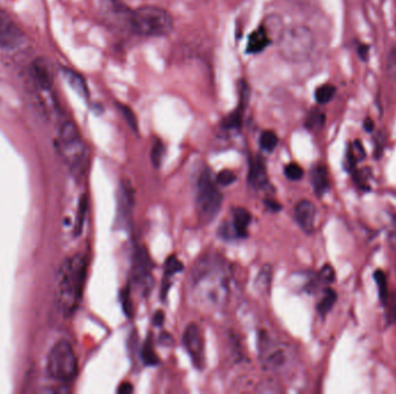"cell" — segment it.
I'll return each mask as SVG.
<instances>
[{
    "instance_id": "39",
    "label": "cell",
    "mask_w": 396,
    "mask_h": 394,
    "mask_svg": "<svg viewBox=\"0 0 396 394\" xmlns=\"http://www.w3.org/2000/svg\"><path fill=\"white\" fill-rule=\"evenodd\" d=\"M267 205H268L269 208L271 209V211H279V209H280V205L275 202H267Z\"/></svg>"
},
{
    "instance_id": "31",
    "label": "cell",
    "mask_w": 396,
    "mask_h": 394,
    "mask_svg": "<svg viewBox=\"0 0 396 394\" xmlns=\"http://www.w3.org/2000/svg\"><path fill=\"white\" fill-rule=\"evenodd\" d=\"M120 110H121L122 115L125 117V120H127L129 126L132 127V130L134 132H138V120L134 111L127 106H120Z\"/></svg>"
},
{
    "instance_id": "11",
    "label": "cell",
    "mask_w": 396,
    "mask_h": 394,
    "mask_svg": "<svg viewBox=\"0 0 396 394\" xmlns=\"http://www.w3.org/2000/svg\"><path fill=\"white\" fill-rule=\"evenodd\" d=\"M24 42V33L17 22L3 10H0V49L14 50Z\"/></svg>"
},
{
    "instance_id": "24",
    "label": "cell",
    "mask_w": 396,
    "mask_h": 394,
    "mask_svg": "<svg viewBox=\"0 0 396 394\" xmlns=\"http://www.w3.org/2000/svg\"><path fill=\"white\" fill-rule=\"evenodd\" d=\"M374 280L377 282V287H378V292H379V297L381 303H385L386 298L388 297V288H387V279L386 275L381 270L374 272Z\"/></svg>"
},
{
    "instance_id": "34",
    "label": "cell",
    "mask_w": 396,
    "mask_h": 394,
    "mask_svg": "<svg viewBox=\"0 0 396 394\" xmlns=\"http://www.w3.org/2000/svg\"><path fill=\"white\" fill-rule=\"evenodd\" d=\"M335 278H336L335 270L331 268V265H324V268H321V271L319 272V279L324 284H333L335 281Z\"/></svg>"
},
{
    "instance_id": "40",
    "label": "cell",
    "mask_w": 396,
    "mask_h": 394,
    "mask_svg": "<svg viewBox=\"0 0 396 394\" xmlns=\"http://www.w3.org/2000/svg\"><path fill=\"white\" fill-rule=\"evenodd\" d=\"M365 129H366V131H367V132H370V131H372V129H373L372 120H366Z\"/></svg>"
},
{
    "instance_id": "3",
    "label": "cell",
    "mask_w": 396,
    "mask_h": 394,
    "mask_svg": "<svg viewBox=\"0 0 396 394\" xmlns=\"http://www.w3.org/2000/svg\"><path fill=\"white\" fill-rule=\"evenodd\" d=\"M56 151L70 172L81 176L88 165V149L76 124L65 120L61 124L55 139Z\"/></svg>"
},
{
    "instance_id": "12",
    "label": "cell",
    "mask_w": 396,
    "mask_h": 394,
    "mask_svg": "<svg viewBox=\"0 0 396 394\" xmlns=\"http://www.w3.org/2000/svg\"><path fill=\"white\" fill-rule=\"evenodd\" d=\"M28 78L36 90L48 92L54 83L52 65L47 59H35L28 67Z\"/></svg>"
},
{
    "instance_id": "37",
    "label": "cell",
    "mask_w": 396,
    "mask_h": 394,
    "mask_svg": "<svg viewBox=\"0 0 396 394\" xmlns=\"http://www.w3.org/2000/svg\"><path fill=\"white\" fill-rule=\"evenodd\" d=\"M134 391V388L130 383H122L118 388V392L121 394H129Z\"/></svg>"
},
{
    "instance_id": "25",
    "label": "cell",
    "mask_w": 396,
    "mask_h": 394,
    "mask_svg": "<svg viewBox=\"0 0 396 394\" xmlns=\"http://www.w3.org/2000/svg\"><path fill=\"white\" fill-rule=\"evenodd\" d=\"M164 155H165V146L161 141L157 139L155 144L152 145L151 149V161L155 168H159L161 165Z\"/></svg>"
},
{
    "instance_id": "16",
    "label": "cell",
    "mask_w": 396,
    "mask_h": 394,
    "mask_svg": "<svg viewBox=\"0 0 396 394\" xmlns=\"http://www.w3.org/2000/svg\"><path fill=\"white\" fill-rule=\"evenodd\" d=\"M272 38L269 34L264 24H261L256 31H253L249 35L248 42H247V54L251 55H256L260 52L264 51L269 45L271 44Z\"/></svg>"
},
{
    "instance_id": "22",
    "label": "cell",
    "mask_w": 396,
    "mask_h": 394,
    "mask_svg": "<svg viewBox=\"0 0 396 394\" xmlns=\"http://www.w3.org/2000/svg\"><path fill=\"white\" fill-rule=\"evenodd\" d=\"M278 144V137L274 131H264L260 137V146L262 148L263 151L271 153L275 151Z\"/></svg>"
},
{
    "instance_id": "29",
    "label": "cell",
    "mask_w": 396,
    "mask_h": 394,
    "mask_svg": "<svg viewBox=\"0 0 396 394\" xmlns=\"http://www.w3.org/2000/svg\"><path fill=\"white\" fill-rule=\"evenodd\" d=\"M141 355H143V360H144L145 363L148 364V366H155L159 362L158 356L153 350V345H152L150 339L145 343Z\"/></svg>"
},
{
    "instance_id": "1",
    "label": "cell",
    "mask_w": 396,
    "mask_h": 394,
    "mask_svg": "<svg viewBox=\"0 0 396 394\" xmlns=\"http://www.w3.org/2000/svg\"><path fill=\"white\" fill-rule=\"evenodd\" d=\"M190 297L207 311H219L228 304L231 294L230 273L218 254H207L193 266L189 281Z\"/></svg>"
},
{
    "instance_id": "10",
    "label": "cell",
    "mask_w": 396,
    "mask_h": 394,
    "mask_svg": "<svg viewBox=\"0 0 396 394\" xmlns=\"http://www.w3.org/2000/svg\"><path fill=\"white\" fill-rule=\"evenodd\" d=\"M151 261L144 249L137 251L132 266V281L139 287L143 295H146L153 288V277L151 273Z\"/></svg>"
},
{
    "instance_id": "8",
    "label": "cell",
    "mask_w": 396,
    "mask_h": 394,
    "mask_svg": "<svg viewBox=\"0 0 396 394\" xmlns=\"http://www.w3.org/2000/svg\"><path fill=\"white\" fill-rule=\"evenodd\" d=\"M195 205L197 216L202 224L212 222L221 212L223 195L218 190L209 170H204L197 181Z\"/></svg>"
},
{
    "instance_id": "15",
    "label": "cell",
    "mask_w": 396,
    "mask_h": 394,
    "mask_svg": "<svg viewBox=\"0 0 396 394\" xmlns=\"http://www.w3.org/2000/svg\"><path fill=\"white\" fill-rule=\"evenodd\" d=\"M248 183L249 186L255 190L264 189L265 186L268 184L267 168H265L264 161L260 156L253 158L252 162H251Z\"/></svg>"
},
{
    "instance_id": "14",
    "label": "cell",
    "mask_w": 396,
    "mask_h": 394,
    "mask_svg": "<svg viewBox=\"0 0 396 394\" xmlns=\"http://www.w3.org/2000/svg\"><path fill=\"white\" fill-rule=\"evenodd\" d=\"M232 219L233 220H232L231 224H228V229L224 228V230H228V233H225V235L232 233L239 238H244V237L247 236L249 224L252 222L251 213L246 208L238 207V208L233 209Z\"/></svg>"
},
{
    "instance_id": "21",
    "label": "cell",
    "mask_w": 396,
    "mask_h": 394,
    "mask_svg": "<svg viewBox=\"0 0 396 394\" xmlns=\"http://www.w3.org/2000/svg\"><path fill=\"white\" fill-rule=\"evenodd\" d=\"M364 156H365V151H364V148H363L362 142L356 141L355 144L351 145L350 151H348V155H347V160H345V165H348L349 170H352V169L355 168L356 163L359 160H363Z\"/></svg>"
},
{
    "instance_id": "27",
    "label": "cell",
    "mask_w": 396,
    "mask_h": 394,
    "mask_svg": "<svg viewBox=\"0 0 396 394\" xmlns=\"http://www.w3.org/2000/svg\"><path fill=\"white\" fill-rule=\"evenodd\" d=\"M324 115L319 110L312 111L306 120L307 129H310V130H319V129L324 126Z\"/></svg>"
},
{
    "instance_id": "9",
    "label": "cell",
    "mask_w": 396,
    "mask_h": 394,
    "mask_svg": "<svg viewBox=\"0 0 396 394\" xmlns=\"http://www.w3.org/2000/svg\"><path fill=\"white\" fill-rule=\"evenodd\" d=\"M183 345L197 369H203L205 366V346L204 336L200 326L189 324L183 332Z\"/></svg>"
},
{
    "instance_id": "2",
    "label": "cell",
    "mask_w": 396,
    "mask_h": 394,
    "mask_svg": "<svg viewBox=\"0 0 396 394\" xmlns=\"http://www.w3.org/2000/svg\"><path fill=\"white\" fill-rule=\"evenodd\" d=\"M87 261L83 254H74L63 261L56 279V298L63 315L76 312L83 297L86 281Z\"/></svg>"
},
{
    "instance_id": "18",
    "label": "cell",
    "mask_w": 396,
    "mask_h": 394,
    "mask_svg": "<svg viewBox=\"0 0 396 394\" xmlns=\"http://www.w3.org/2000/svg\"><path fill=\"white\" fill-rule=\"evenodd\" d=\"M63 76L65 78L66 83H69L70 87L78 95L83 99H88V90H87V85L83 76L69 69H63Z\"/></svg>"
},
{
    "instance_id": "38",
    "label": "cell",
    "mask_w": 396,
    "mask_h": 394,
    "mask_svg": "<svg viewBox=\"0 0 396 394\" xmlns=\"http://www.w3.org/2000/svg\"><path fill=\"white\" fill-rule=\"evenodd\" d=\"M164 319H165V315H164V312L162 311L155 312V315H153V322H155V325L161 326L162 324H164Z\"/></svg>"
},
{
    "instance_id": "35",
    "label": "cell",
    "mask_w": 396,
    "mask_h": 394,
    "mask_svg": "<svg viewBox=\"0 0 396 394\" xmlns=\"http://www.w3.org/2000/svg\"><path fill=\"white\" fill-rule=\"evenodd\" d=\"M387 72L392 79L396 81V45H394L387 58Z\"/></svg>"
},
{
    "instance_id": "26",
    "label": "cell",
    "mask_w": 396,
    "mask_h": 394,
    "mask_svg": "<svg viewBox=\"0 0 396 394\" xmlns=\"http://www.w3.org/2000/svg\"><path fill=\"white\" fill-rule=\"evenodd\" d=\"M383 305L386 308L387 322L388 324L396 322V293L388 295Z\"/></svg>"
},
{
    "instance_id": "32",
    "label": "cell",
    "mask_w": 396,
    "mask_h": 394,
    "mask_svg": "<svg viewBox=\"0 0 396 394\" xmlns=\"http://www.w3.org/2000/svg\"><path fill=\"white\" fill-rule=\"evenodd\" d=\"M237 181V176L230 170H221L216 177V183L221 186H230Z\"/></svg>"
},
{
    "instance_id": "30",
    "label": "cell",
    "mask_w": 396,
    "mask_h": 394,
    "mask_svg": "<svg viewBox=\"0 0 396 394\" xmlns=\"http://www.w3.org/2000/svg\"><path fill=\"white\" fill-rule=\"evenodd\" d=\"M284 174H285L287 179L293 181V182L300 181L303 177V168L296 163H290V165H286L285 169H284Z\"/></svg>"
},
{
    "instance_id": "36",
    "label": "cell",
    "mask_w": 396,
    "mask_h": 394,
    "mask_svg": "<svg viewBox=\"0 0 396 394\" xmlns=\"http://www.w3.org/2000/svg\"><path fill=\"white\" fill-rule=\"evenodd\" d=\"M387 240L392 250L396 254V217H393L390 221V228L387 231Z\"/></svg>"
},
{
    "instance_id": "6",
    "label": "cell",
    "mask_w": 396,
    "mask_h": 394,
    "mask_svg": "<svg viewBox=\"0 0 396 394\" xmlns=\"http://www.w3.org/2000/svg\"><path fill=\"white\" fill-rule=\"evenodd\" d=\"M278 51L286 62H306L310 59L315 48L313 31L306 26H292L283 29L277 40Z\"/></svg>"
},
{
    "instance_id": "28",
    "label": "cell",
    "mask_w": 396,
    "mask_h": 394,
    "mask_svg": "<svg viewBox=\"0 0 396 394\" xmlns=\"http://www.w3.org/2000/svg\"><path fill=\"white\" fill-rule=\"evenodd\" d=\"M256 392L259 393H278L280 392L279 384L275 378H265L264 381L260 383L256 388Z\"/></svg>"
},
{
    "instance_id": "33",
    "label": "cell",
    "mask_w": 396,
    "mask_h": 394,
    "mask_svg": "<svg viewBox=\"0 0 396 394\" xmlns=\"http://www.w3.org/2000/svg\"><path fill=\"white\" fill-rule=\"evenodd\" d=\"M183 265L181 261L176 257L168 258V261L166 263L165 273L166 277H172L177 272L182 271Z\"/></svg>"
},
{
    "instance_id": "19",
    "label": "cell",
    "mask_w": 396,
    "mask_h": 394,
    "mask_svg": "<svg viewBox=\"0 0 396 394\" xmlns=\"http://www.w3.org/2000/svg\"><path fill=\"white\" fill-rule=\"evenodd\" d=\"M336 301H338V294H336L334 289H326L324 294H322V297L320 298V301L317 303V312H319L322 317H324V315L331 312Z\"/></svg>"
},
{
    "instance_id": "5",
    "label": "cell",
    "mask_w": 396,
    "mask_h": 394,
    "mask_svg": "<svg viewBox=\"0 0 396 394\" xmlns=\"http://www.w3.org/2000/svg\"><path fill=\"white\" fill-rule=\"evenodd\" d=\"M174 20L172 15L161 7L145 5L132 10L129 31L143 38H159L172 31Z\"/></svg>"
},
{
    "instance_id": "20",
    "label": "cell",
    "mask_w": 396,
    "mask_h": 394,
    "mask_svg": "<svg viewBox=\"0 0 396 394\" xmlns=\"http://www.w3.org/2000/svg\"><path fill=\"white\" fill-rule=\"evenodd\" d=\"M271 268L269 265H265L261 268L255 280V288L258 292L261 294H268L271 286Z\"/></svg>"
},
{
    "instance_id": "7",
    "label": "cell",
    "mask_w": 396,
    "mask_h": 394,
    "mask_svg": "<svg viewBox=\"0 0 396 394\" xmlns=\"http://www.w3.org/2000/svg\"><path fill=\"white\" fill-rule=\"evenodd\" d=\"M45 372L52 381L68 385L78 375V359L68 340H59L50 348L45 359Z\"/></svg>"
},
{
    "instance_id": "17",
    "label": "cell",
    "mask_w": 396,
    "mask_h": 394,
    "mask_svg": "<svg viewBox=\"0 0 396 394\" xmlns=\"http://www.w3.org/2000/svg\"><path fill=\"white\" fill-rule=\"evenodd\" d=\"M310 183L313 186L314 192L317 197L324 196L328 190L331 189V183L328 177V170L324 165H317L310 172Z\"/></svg>"
},
{
    "instance_id": "13",
    "label": "cell",
    "mask_w": 396,
    "mask_h": 394,
    "mask_svg": "<svg viewBox=\"0 0 396 394\" xmlns=\"http://www.w3.org/2000/svg\"><path fill=\"white\" fill-rule=\"evenodd\" d=\"M294 217L303 233H314L315 219H317V207L313 202L307 199L300 200L294 207Z\"/></svg>"
},
{
    "instance_id": "4",
    "label": "cell",
    "mask_w": 396,
    "mask_h": 394,
    "mask_svg": "<svg viewBox=\"0 0 396 394\" xmlns=\"http://www.w3.org/2000/svg\"><path fill=\"white\" fill-rule=\"evenodd\" d=\"M259 359L263 369L276 375L291 374L298 366V354L290 343L265 332L259 336Z\"/></svg>"
},
{
    "instance_id": "23",
    "label": "cell",
    "mask_w": 396,
    "mask_h": 394,
    "mask_svg": "<svg viewBox=\"0 0 396 394\" xmlns=\"http://www.w3.org/2000/svg\"><path fill=\"white\" fill-rule=\"evenodd\" d=\"M335 90L334 86L331 85H324V86L319 87L317 90H315V99H317V103L320 104H327V103L331 102L333 97H334Z\"/></svg>"
}]
</instances>
